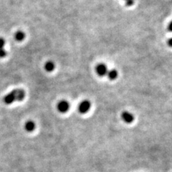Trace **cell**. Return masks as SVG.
I'll use <instances>...</instances> for the list:
<instances>
[{
  "mask_svg": "<svg viewBox=\"0 0 172 172\" xmlns=\"http://www.w3.org/2000/svg\"><path fill=\"white\" fill-rule=\"evenodd\" d=\"M90 102L88 100H83L81 103L79 104L78 106V111L80 113H86L87 112H88L90 108Z\"/></svg>",
  "mask_w": 172,
  "mask_h": 172,
  "instance_id": "obj_1",
  "label": "cell"
},
{
  "mask_svg": "<svg viewBox=\"0 0 172 172\" xmlns=\"http://www.w3.org/2000/svg\"><path fill=\"white\" fill-rule=\"evenodd\" d=\"M95 71H96V73L98 74L99 76H100V77L106 75L108 73L107 67H106V65L102 63L97 65L96 68H95Z\"/></svg>",
  "mask_w": 172,
  "mask_h": 172,
  "instance_id": "obj_2",
  "label": "cell"
},
{
  "mask_svg": "<svg viewBox=\"0 0 172 172\" xmlns=\"http://www.w3.org/2000/svg\"><path fill=\"white\" fill-rule=\"evenodd\" d=\"M70 109V103L66 100H61L57 104V110L60 113H66Z\"/></svg>",
  "mask_w": 172,
  "mask_h": 172,
  "instance_id": "obj_3",
  "label": "cell"
},
{
  "mask_svg": "<svg viewBox=\"0 0 172 172\" xmlns=\"http://www.w3.org/2000/svg\"><path fill=\"white\" fill-rule=\"evenodd\" d=\"M121 118L123 120L124 122L126 123H131L134 120V116L132 113L128 112V111H124L121 115Z\"/></svg>",
  "mask_w": 172,
  "mask_h": 172,
  "instance_id": "obj_4",
  "label": "cell"
},
{
  "mask_svg": "<svg viewBox=\"0 0 172 172\" xmlns=\"http://www.w3.org/2000/svg\"><path fill=\"white\" fill-rule=\"evenodd\" d=\"M14 94L15 96V100L16 101H22L24 100L25 96V91L22 90H13Z\"/></svg>",
  "mask_w": 172,
  "mask_h": 172,
  "instance_id": "obj_5",
  "label": "cell"
},
{
  "mask_svg": "<svg viewBox=\"0 0 172 172\" xmlns=\"http://www.w3.org/2000/svg\"><path fill=\"white\" fill-rule=\"evenodd\" d=\"M4 103H6V104H8V105L12 104L13 102L16 101V100H15V94H14L13 91L10 92V93L7 94V95H6L5 97H4Z\"/></svg>",
  "mask_w": 172,
  "mask_h": 172,
  "instance_id": "obj_6",
  "label": "cell"
},
{
  "mask_svg": "<svg viewBox=\"0 0 172 172\" xmlns=\"http://www.w3.org/2000/svg\"><path fill=\"white\" fill-rule=\"evenodd\" d=\"M25 129L27 131L32 132L35 129V123L32 121H29L25 123Z\"/></svg>",
  "mask_w": 172,
  "mask_h": 172,
  "instance_id": "obj_7",
  "label": "cell"
},
{
  "mask_svg": "<svg viewBox=\"0 0 172 172\" xmlns=\"http://www.w3.org/2000/svg\"><path fill=\"white\" fill-rule=\"evenodd\" d=\"M107 75L110 80H115L118 77V72H117L116 70H111L110 71H108Z\"/></svg>",
  "mask_w": 172,
  "mask_h": 172,
  "instance_id": "obj_8",
  "label": "cell"
},
{
  "mask_svg": "<svg viewBox=\"0 0 172 172\" xmlns=\"http://www.w3.org/2000/svg\"><path fill=\"white\" fill-rule=\"evenodd\" d=\"M45 70L48 71V72H52V71L54 70L55 69L54 62H52V61L47 62L45 65Z\"/></svg>",
  "mask_w": 172,
  "mask_h": 172,
  "instance_id": "obj_9",
  "label": "cell"
},
{
  "mask_svg": "<svg viewBox=\"0 0 172 172\" xmlns=\"http://www.w3.org/2000/svg\"><path fill=\"white\" fill-rule=\"evenodd\" d=\"M25 37V34L22 31H19L15 34V39L17 41H22Z\"/></svg>",
  "mask_w": 172,
  "mask_h": 172,
  "instance_id": "obj_10",
  "label": "cell"
},
{
  "mask_svg": "<svg viewBox=\"0 0 172 172\" xmlns=\"http://www.w3.org/2000/svg\"><path fill=\"white\" fill-rule=\"evenodd\" d=\"M7 51H6L4 49H1L0 50V57L1 58H3V57H6L7 56Z\"/></svg>",
  "mask_w": 172,
  "mask_h": 172,
  "instance_id": "obj_11",
  "label": "cell"
},
{
  "mask_svg": "<svg viewBox=\"0 0 172 172\" xmlns=\"http://www.w3.org/2000/svg\"><path fill=\"white\" fill-rule=\"evenodd\" d=\"M126 1V4L128 7H131L134 4V0H125Z\"/></svg>",
  "mask_w": 172,
  "mask_h": 172,
  "instance_id": "obj_12",
  "label": "cell"
},
{
  "mask_svg": "<svg viewBox=\"0 0 172 172\" xmlns=\"http://www.w3.org/2000/svg\"><path fill=\"white\" fill-rule=\"evenodd\" d=\"M4 45H5V41L3 38H0V50L4 49Z\"/></svg>",
  "mask_w": 172,
  "mask_h": 172,
  "instance_id": "obj_13",
  "label": "cell"
},
{
  "mask_svg": "<svg viewBox=\"0 0 172 172\" xmlns=\"http://www.w3.org/2000/svg\"><path fill=\"white\" fill-rule=\"evenodd\" d=\"M168 45H169V47H172V37L170 38L168 41Z\"/></svg>",
  "mask_w": 172,
  "mask_h": 172,
  "instance_id": "obj_14",
  "label": "cell"
},
{
  "mask_svg": "<svg viewBox=\"0 0 172 172\" xmlns=\"http://www.w3.org/2000/svg\"><path fill=\"white\" fill-rule=\"evenodd\" d=\"M169 31L172 32V22H170V24L169 25Z\"/></svg>",
  "mask_w": 172,
  "mask_h": 172,
  "instance_id": "obj_15",
  "label": "cell"
}]
</instances>
